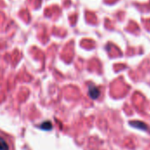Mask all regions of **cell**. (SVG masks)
Returning <instances> with one entry per match:
<instances>
[{"instance_id":"cell-1","label":"cell","mask_w":150,"mask_h":150,"mask_svg":"<svg viewBox=\"0 0 150 150\" xmlns=\"http://www.w3.org/2000/svg\"><path fill=\"white\" fill-rule=\"evenodd\" d=\"M89 95L92 99H97L100 95V91L96 86H91L89 88Z\"/></svg>"},{"instance_id":"cell-2","label":"cell","mask_w":150,"mask_h":150,"mask_svg":"<svg viewBox=\"0 0 150 150\" xmlns=\"http://www.w3.org/2000/svg\"><path fill=\"white\" fill-rule=\"evenodd\" d=\"M130 125L135 128H138V129H142V130H148V126L146 124H144L143 122H141V121H132L130 123Z\"/></svg>"},{"instance_id":"cell-3","label":"cell","mask_w":150,"mask_h":150,"mask_svg":"<svg viewBox=\"0 0 150 150\" xmlns=\"http://www.w3.org/2000/svg\"><path fill=\"white\" fill-rule=\"evenodd\" d=\"M40 128L43 129V130H46V131L51 130L52 129V124H51L50 121H45L43 124L40 125Z\"/></svg>"},{"instance_id":"cell-4","label":"cell","mask_w":150,"mask_h":150,"mask_svg":"<svg viewBox=\"0 0 150 150\" xmlns=\"http://www.w3.org/2000/svg\"><path fill=\"white\" fill-rule=\"evenodd\" d=\"M0 150H9V147L6 142L1 137H0Z\"/></svg>"}]
</instances>
